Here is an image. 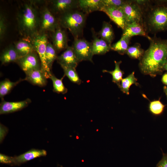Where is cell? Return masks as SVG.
<instances>
[{"label":"cell","mask_w":167,"mask_h":167,"mask_svg":"<svg viewBox=\"0 0 167 167\" xmlns=\"http://www.w3.org/2000/svg\"><path fill=\"white\" fill-rule=\"evenodd\" d=\"M52 33V44L57 53L66 49L68 45V38L65 31L59 25Z\"/></svg>","instance_id":"cell-14"},{"label":"cell","mask_w":167,"mask_h":167,"mask_svg":"<svg viewBox=\"0 0 167 167\" xmlns=\"http://www.w3.org/2000/svg\"><path fill=\"white\" fill-rule=\"evenodd\" d=\"M60 25L58 19L54 15L48 7L44 6L40 11L39 32H54Z\"/></svg>","instance_id":"cell-7"},{"label":"cell","mask_w":167,"mask_h":167,"mask_svg":"<svg viewBox=\"0 0 167 167\" xmlns=\"http://www.w3.org/2000/svg\"><path fill=\"white\" fill-rule=\"evenodd\" d=\"M0 140L1 143L3 141L8 131V129L5 126L0 124Z\"/></svg>","instance_id":"cell-36"},{"label":"cell","mask_w":167,"mask_h":167,"mask_svg":"<svg viewBox=\"0 0 167 167\" xmlns=\"http://www.w3.org/2000/svg\"><path fill=\"white\" fill-rule=\"evenodd\" d=\"M92 29L93 40L92 42L93 55L104 54L111 50V45L102 38L97 36Z\"/></svg>","instance_id":"cell-18"},{"label":"cell","mask_w":167,"mask_h":167,"mask_svg":"<svg viewBox=\"0 0 167 167\" xmlns=\"http://www.w3.org/2000/svg\"><path fill=\"white\" fill-rule=\"evenodd\" d=\"M65 76L64 75L62 77L59 79L57 78L54 74H52L49 79L52 82L53 91L54 92L62 94H65L67 92V89L65 86L62 82Z\"/></svg>","instance_id":"cell-27"},{"label":"cell","mask_w":167,"mask_h":167,"mask_svg":"<svg viewBox=\"0 0 167 167\" xmlns=\"http://www.w3.org/2000/svg\"><path fill=\"white\" fill-rule=\"evenodd\" d=\"M50 8L53 14L59 16L69 11L79 8V0H52L49 2Z\"/></svg>","instance_id":"cell-9"},{"label":"cell","mask_w":167,"mask_h":167,"mask_svg":"<svg viewBox=\"0 0 167 167\" xmlns=\"http://www.w3.org/2000/svg\"><path fill=\"white\" fill-rule=\"evenodd\" d=\"M98 35L99 37L111 45L114 38V34L112 26L110 23L104 21L101 29Z\"/></svg>","instance_id":"cell-22"},{"label":"cell","mask_w":167,"mask_h":167,"mask_svg":"<svg viewBox=\"0 0 167 167\" xmlns=\"http://www.w3.org/2000/svg\"><path fill=\"white\" fill-rule=\"evenodd\" d=\"M31 102V100L27 98L18 101L10 102L2 99L0 104V114H6L19 111L27 107Z\"/></svg>","instance_id":"cell-13"},{"label":"cell","mask_w":167,"mask_h":167,"mask_svg":"<svg viewBox=\"0 0 167 167\" xmlns=\"http://www.w3.org/2000/svg\"><path fill=\"white\" fill-rule=\"evenodd\" d=\"M143 22L148 34L167 30V0L151 1L144 12Z\"/></svg>","instance_id":"cell-2"},{"label":"cell","mask_w":167,"mask_h":167,"mask_svg":"<svg viewBox=\"0 0 167 167\" xmlns=\"http://www.w3.org/2000/svg\"><path fill=\"white\" fill-rule=\"evenodd\" d=\"M131 39V38L122 36L119 40L111 45V50L116 51L121 55L126 54L129 47Z\"/></svg>","instance_id":"cell-25"},{"label":"cell","mask_w":167,"mask_h":167,"mask_svg":"<svg viewBox=\"0 0 167 167\" xmlns=\"http://www.w3.org/2000/svg\"><path fill=\"white\" fill-rule=\"evenodd\" d=\"M61 27L68 29L74 39L82 35L86 19V14L78 9L60 15L58 18Z\"/></svg>","instance_id":"cell-4"},{"label":"cell","mask_w":167,"mask_h":167,"mask_svg":"<svg viewBox=\"0 0 167 167\" xmlns=\"http://www.w3.org/2000/svg\"><path fill=\"white\" fill-rule=\"evenodd\" d=\"M150 45L139 60V67L141 72L154 77L161 75L167 62V39L156 36L148 39Z\"/></svg>","instance_id":"cell-1"},{"label":"cell","mask_w":167,"mask_h":167,"mask_svg":"<svg viewBox=\"0 0 167 167\" xmlns=\"http://www.w3.org/2000/svg\"><path fill=\"white\" fill-rule=\"evenodd\" d=\"M126 0H102L104 6L121 7L126 3Z\"/></svg>","instance_id":"cell-33"},{"label":"cell","mask_w":167,"mask_h":167,"mask_svg":"<svg viewBox=\"0 0 167 167\" xmlns=\"http://www.w3.org/2000/svg\"><path fill=\"white\" fill-rule=\"evenodd\" d=\"M163 89L164 92H165L167 98V86H164Z\"/></svg>","instance_id":"cell-38"},{"label":"cell","mask_w":167,"mask_h":167,"mask_svg":"<svg viewBox=\"0 0 167 167\" xmlns=\"http://www.w3.org/2000/svg\"><path fill=\"white\" fill-rule=\"evenodd\" d=\"M48 38V35L46 32H39L30 39L39 57L41 69L47 79H49L52 74L51 70L47 65L45 57L47 45L49 42Z\"/></svg>","instance_id":"cell-5"},{"label":"cell","mask_w":167,"mask_h":167,"mask_svg":"<svg viewBox=\"0 0 167 167\" xmlns=\"http://www.w3.org/2000/svg\"><path fill=\"white\" fill-rule=\"evenodd\" d=\"M136 36H145L148 39L150 37L148 36L143 24L137 22L127 24L123 31L122 36L131 38Z\"/></svg>","instance_id":"cell-16"},{"label":"cell","mask_w":167,"mask_h":167,"mask_svg":"<svg viewBox=\"0 0 167 167\" xmlns=\"http://www.w3.org/2000/svg\"><path fill=\"white\" fill-rule=\"evenodd\" d=\"M16 18L19 32L24 38L31 39L39 32L40 11L34 1L23 4Z\"/></svg>","instance_id":"cell-3"},{"label":"cell","mask_w":167,"mask_h":167,"mask_svg":"<svg viewBox=\"0 0 167 167\" xmlns=\"http://www.w3.org/2000/svg\"><path fill=\"white\" fill-rule=\"evenodd\" d=\"M45 57L47 65L51 70L53 64L57 59V52L52 43L49 42L47 44L46 51Z\"/></svg>","instance_id":"cell-28"},{"label":"cell","mask_w":167,"mask_h":167,"mask_svg":"<svg viewBox=\"0 0 167 167\" xmlns=\"http://www.w3.org/2000/svg\"><path fill=\"white\" fill-rule=\"evenodd\" d=\"M16 63L24 72L31 70L41 69V61L36 51L20 58Z\"/></svg>","instance_id":"cell-10"},{"label":"cell","mask_w":167,"mask_h":167,"mask_svg":"<svg viewBox=\"0 0 167 167\" xmlns=\"http://www.w3.org/2000/svg\"><path fill=\"white\" fill-rule=\"evenodd\" d=\"M115 67L114 69L112 71H108L106 70H103L102 72L105 73H108L110 74L112 77V82L116 84L118 86L120 87V83L122 78L124 72L122 70L120 67L122 61H114Z\"/></svg>","instance_id":"cell-24"},{"label":"cell","mask_w":167,"mask_h":167,"mask_svg":"<svg viewBox=\"0 0 167 167\" xmlns=\"http://www.w3.org/2000/svg\"><path fill=\"white\" fill-rule=\"evenodd\" d=\"M7 23L5 15L2 13L0 14V40L2 41L6 33Z\"/></svg>","instance_id":"cell-32"},{"label":"cell","mask_w":167,"mask_h":167,"mask_svg":"<svg viewBox=\"0 0 167 167\" xmlns=\"http://www.w3.org/2000/svg\"><path fill=\"white\" fill-rule=\"evenodd\" d=\"M161 80L162 83L167 86V72L163 75Z\"/></svg>","instance_id":"cell-37"},{"label":"cell","mask_w":167,"mask_h":167,"mask_svg":"<svg viewBox=\"0 0 167 167\" xmlns=\"http://www.w3.org/2000/svg\"><path fill=\"white\" fill-rule=\"evenodd\" d=\"M20 58L14 45H11L2 52L0 60L2 65H5L11 62H16Z\"/></svg>","instance_id":"cell-21"},{"label":"cell","mask_w":167,"mask_h":167,"mask_svg":"<svg viewBox=\"0 0 167 167\" xmlns=\"http://www.w3.org/2000/svg\"><path fill=\"white\" fill-rule=\"evenodd\" d=\"M79 6L84 13L88 14L94 11H101L104 5L102 0H79Z\"/></svg>","instance_id":"cell-19"},{"label":"cell","mask_w":167,"mask_h":167,"mask_svg":"<svg viewBox=\"0 0 167 167\" xmlns=\"http://www.w3.org/2000/svg\"><path fill=\"white\" fill-rule=\"evenodd\" d=\"M164 71H167V62L165 63L164 66Z\"/></svg>","instance_id":"cell-39"},{"label":"cell","mask_w":167,"mask_h":167,"mask_svg":"<svg viewBox=\"0 0 167 167\" xmlns=\"http://www.w3.org/2000/svg\"><path fill=\"white\" fill-rule=\"evenodd\" d=\"M165 106V105L159 99L151 101L149 108L151 113L155 115H159L162 113Z\"/></svg>","instance_id":"cell-31"},{"label":"cell","mask_w":167,"mask_h":167,"mask_svg":"<svg viewBox=\"0 0 167 167\" xmlns=\"http://www.w3.org/2000/svg\"><path fill=\"white\" fill-rule=\"evenodd\" d=\"M162 152V157L161 160L158 162L156 167H167V153Z\"/></svg>","instance_id":"cell-35"},{"label":"cell","mask_w":167,"mask_h":167,"mask_svg":"<svg viewBox=\"0 0 167 167\" xmlns=\"http://www.w3.org/2000/svg\"><path fill=\"white\" fill-rule=\"evenodd\" d=\"M57 61L61 66L76 68L79 62L72 47L68 46L65 51L58 56Z\"/></svg>","instance_id":"cell-12"},{"label":"cell","mask_w":167,"mask_h":167,"mask_svg":"<svg viewBox=\"0 0 167 167\" xmlns=\"http://www.w3.org/2000/svg\"><path fill=\"white\" fill-rule=\"evenodd\" d=\"M24 81V79H20L15 82H12L8 79L1 81L0 82V97L2 99L8 94L12 89L21 81Z\"/></svg>","instance_id":"cell-23"},{"label":"cell","mask_w":167,"mask_h":167,"mask_svg":"<svg viewBox=\"0 0 167 167\" xmlns=\"http://www.w3.org/2000/svg\"><path fill=\"white\" fill-rule=\"evenodd\" d=\"M63 70L64 75L66 76L72 82L78 85L82 82L81 79L76 71V68L62 66Z\"/></svg>","instance_id":"cell-30"},{"label":"cell","mask_w":167,"mask_h":167,"mask_svg":"<svg viewBox=\"0 0 167 167\" xmlns=\"http://www.w3.org/2000/svg\"><path fill=\"white\" fill-rule=\"evenodd\" d=\"M47 152L45 150L32 149L20 155L13 157V164L19 165L34 158L45 156Z\"/></svg>","instance_id":"cell-17"},{"label":"cell","mask_w":167,"mask_h":167,"mask_svg":"<svg viewBox=\"0 0 167 167\" xmlns=\"http://www.w3.org/2000/svg\"><path fill=\"white\" fill-rule=\"evenodd\" d=\"M121 8L124 14L127 24L134 22L143 24V11L134 0H126Z\"/></svg>","instance_id":"cell-6"},{"label":"cell","mask_w":167,"mask_h":167,"mask_svg":"<svg viewBox=\"0 0 167 167\" xmlns=\"http://www.w3.org/2000/svg\"><path fill=\"white\" fill-rule=\"evenodd\" d=\"M0 162L1 163L3 164H13V157L0 153Z\"/></svg>","instance_id":"cell-34"},{"label":"cell","mask_w":167,"mask_h":167,"mask_svg":"<svg viewBox=\"0 0 167 167\" xmlns=\"http://www.w3.org/2000/svg\"><path fill=\"white\" fill-rule=\"evenodd\" d=\"M24 72L26 75L24 79V81L40 87L46 85L47 79L41 69L31 70Z\"/></svg>","instance_id":"cell-15"},{"label":"cell","mask_w":167,"mask_h":167,"mask_svg":"<svg viewBox=\"0 0 167 167\" xmlns=\"http://www.w3.org/2000/svg\"><path fill=\"white\" fill-rule=\"evenodd\" d=\"M137 80L135 76V72L133 71L126 77L122 79L119 88L123 93L128 95L129 94V89L131 85L133 84L136 86L138 85Z\"/></svg>","instance_id":"cell-26"},{"label":"cell","mask_w":167,"mask_h":167,"mask_svg":"<svg viewBox=\"0 0 167 167\" xmlns=\"http://www.w3.org/2000/svg\"><path fill=\"white\" fill-rule=\"evenodd\" d=\"M72 46L79 62L87 61L93 62L92 43L84 39L75 38Z\"/></svg>","instance_id":"cell-8"},{"label":"cell","mask_w":167,"mask_h":167,"mask_svg":"<svg viewBox=\"0 0 167 167\" xmlns=\"http://www.w3.org/2000/svg\"><path fill=\"white\" fill-rule=\"evenodd\" d=\"M101 11L105 12L123 31L125 29L127 24L121 7L104 6Z\"/></svg>","instance_id":"cell-11"},{"label":"cell","mask_w":167,"mask_h":167,"mask_svg":"<svg viewBox=\"0 0 167 167\" xmlns=\"http://www.w3.org/2000/svg\"><path fill=\"white\" fill-rule=\"evenodd\" d=\"M144 51L139 44L136 43L133 45L129 47L126 54L131 58L139 60L143 56Z\"/></svg>","instance_id":"cell-29"},{"label":"cell","mask_w":167,"mask_h":167,"mask_svg":"<svg viewBox=\"0 0 167 167\" xmlns=\"http://www.w3.org/2000/svg\"><path fill=\"white\" fill-rule=\"evenodd\" d=\"M14 45L20 58L36 51L30 39L24 38L14 43Z\"/></svg>","instance_id":"cell-20"}]
</instances>
